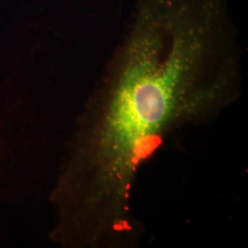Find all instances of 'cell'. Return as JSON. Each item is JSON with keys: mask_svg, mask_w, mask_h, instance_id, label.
I'll return each instance as SVG.
<instances>
[{"mask_svg": "<svg viewBox=\"0 0 248 248\" xmlns=\"http://www.w3.org/2000/svg\"><path fill=\"white\" fill-rule=\"evenodd\" d=\"M225 0H135L131 28L79 120L53 201L68 244L130 248L142 167L170 134L216 120L242 91Z\"/></svg>", "mask_w": 248, "mask_h": 248, "instance_id": "6da1fadb", "label": "cell"}]
</instances>
